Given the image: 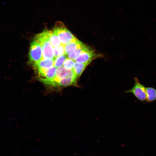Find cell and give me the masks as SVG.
<instances>
[{
	"instance_id": "cell-1",
	"label": "cell",
	"mask_w": 156,
	"mask_h": 156,
	"mask_svg": "<svg viewBox=\"0 0 156 156\" xmlns=\"http://www.w3.org/2000/svg\"><path fill=\"white\" fill-rule=\"evenodd\" d=\"M34 38V40L39 42L41 45L42 50V60H55L53 47L48 37V30H44L41 33L36 35Z\"/></svg>"
},
{
	"instance_id": "cell-2",
	"label": "cell",
	"mask_w": 156,
	"mask_h": 156,
	"mask_svg": "<svg viewBox=\"0 0 156 156\" xmlns=\"http://www.w3.org/2000/svg\"><path fill=\"white\" fill-rule=\"evenodd\" d=\"M53 31L58 36L62 44L65 45L76 38L61 22L55 23Z\"/></svg>"
},
{
	"instance_id": "cell-3",
	"label": "cell",
	"mask_w": 156,
	"mask_h": 156,
	"mask_svg": "<svg viewBox=\"0 0 156 156\" xmlns=\"http://www.w3.org/2000/svg\"><path fill=\"white\" fill-rule=\"evenodd\" d=\"M56 68L53 66L48 68H38V80L44 84L48 89L55 76Z\"/></svg>"
},
{
	"instance_id": "cell-4",
	"label": "cell",
	"mask_w": 156,
	"mask_h": 156,
	"mask_svg": "<svg viewBox=\"0 0 156 156\" xmlns=\"http://www.w3.org/2000/svg\"><path fill=\"white\" fill-rule=\"evenodd\" d=\"M42 50L41 45L38 42L34 40L31 43L29 53L30 63L33 65L41 60Z\"/></svg>"
},
{
	"instance_id": "cell-5",
	"label": "cell",
	"mask_w": 156,
	"mask_h": 156,
	"mask_svg": "<svg viewBox=\"0 0 156 156\" xmlns=\"http://www.w3.org/2000/svg\"><path fill=\"white\" fill-rule=\"evenodd\" d=\"M135 83L133 87L130 90L126 92V93H131L139 101H144L146 100V88L141 84L138 79L134 78Z\"/></svg>"
},
{
	"instance_id": "cell-6",
	"label": "cell",
	"mask_w": 156,
	"mask_h": 156,
	"mask_svg": "<svg viewBox=\"0 0 156 156\" xmlns=\"http://www.w3.org/2000/svg\"><path fill=\"white\" fill-rule=\"evenodd\" d=\"M101 56L93 50L83 52L75 60L77 62L90 64L92 60Z\"/></svg>"
},
{
	"instance_id": "cell-7",
	"label": "cell",
	"mask_w": 156,
	"mask_h": 156,
	"mask_svg": "<svg viewBox=\"0 0 156 156\" xmlns=\"http://www.w3.org/2000/svg\"><path fill=\"white\" fill-rule=\"evenodd\" d=\"M93 50L89 46L81 42L78 48L74 52L67 55V56L68 58L75 60L83 52Z\"/></svg>"
},
{
	"instance_id": "cell-8",
	"label": "cell",
	"mask_w": 156,
	"mask_h": 156,
	"mask_svg": "<svg viewBox=\"0 0 156 156\" xmlns=\"http://www.w3.org/2000/svg\"><path fill=\"white\" fill-rule=\"evenodd\" d=\"M81 42L76 38L65 45V54L67 55L74 52L79 47Z\"/></svg>"
},
{
	"instance_id": "cell-9",
	"label": "cell",
	"mask_w": 156,
	"mask_h": 156,
	"mask_svg": "<svg viewBox=\"0 0 156 156\" xmlns=\"http://www.w3.org/2000/svg\"><path fill=\"white\" fill-rule=\"evenodd\" d=\"M55 60L54 59L42 60L38 62L33 65V66L36 69L49 68L53 66Z\"/></svg>"
},
{
	"instance_id": "cell-10",
	"label": "cell",
	"mask_w": 156,
	"mask_h": 156,
	"mask_svg": "<svg viewBox=\"0 0 156 156\" xmlns=\"http://www.w3.org/2000/svg\"><path fill=\"white\" fill-rule=\"evenodd\" d=\"M89 64L88 63L75 62L72 70L77 78L80 76L85 68Z\"/></svg>"
},
{
	"instance_id": "cell-11",
	"label": "cell",
	"mask_w": 156,
	"mask_h": 156,
	"mask_svg": "<svg viewBox=\"0 0 156 156\" xmlns=\"http://www.w3.org/2000/svg\"><path fill=\"white\" fill-rule=\"evenodd\" d=\"M146 101L151 102L156 100V89L151 87L146 88Z\"/></svg>"
},
{
	"instance_id": "cell-12",
	"label": "cell",
	"mask_w": 156,
	"mask_h": 156,
	"mask_svg": "<svg viewBox=\"0 0 156 156\" xmlns=\"http://www.w3.org/2000/svg\"><path fill=\"white\" fill-rule=\"evenodd\" d=\"M48 35L50 42L53 47L60 44L58 36L53 31L48 30Z\"/></svg>"
},
{
	"instance_id": "cell-13",
	"label": "cell",
	"mask_w": 156,
	"mask_h": 156,
	"mask_svg": "<svg viewBox=\"0 0 156 156\" xmlns=\"http://www.w3.org/2000/svg\"><path fill=\"white\" fill-rule=\"evenodd\" d=\"M55 58L65 54V45L62 44L55 46L53 47Z\"/></svg>"
},
{
	"instance_id": "cell-14",
	"label": "cell",
	"mask_w": 156,
	"mask_h": 156,
	"mask_svg": "<svg viewBox=\"0 0 156 156\" xmlns=\"http://www.w3.org/2000/svg\"><path fill=\"white\" fill-rule=\"evenodd\" d=\"M67 55L64 54L60 56L55 60L53 66L56 68H58L62 66L67 59Z\"/></svg>"
},
{
	"instance_id": "cell-15",
	"label": "cell",
	"mask_w": 156,
	"mask_h": 156,
	"mask_svg": "<svg viewBox=\"0 0 156 156\" xmlns=\"http://www.w3.org/2000/svg\"><path fill=\"white\" fill-rule=\"evenodd\" d=\"M75 63L73 60L67 58L63 64V66L66 69L72 70Z\"/></svg>"
}]
</instances>
